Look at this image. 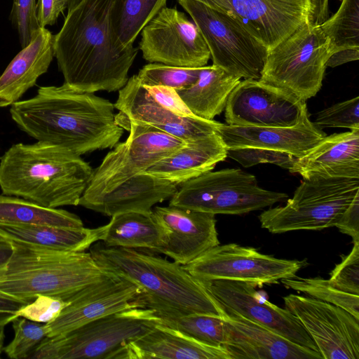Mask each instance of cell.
Here are the masks:
<instances>
[{
	"mask_svg": "<svg viewBox=\"0 0 359 359\" xmlns=\"http://www.w3.org/2000/svg\"><path fill=\"white\" fill-rule=\"evenodd\" d=\"M230 359L223 346L202 343L175 330L158 325L128 342L113 359Z\"/></svg>",
	"mask_w": 359,
	"mask_h": 359,
	"instance_id": "24",
	"label": "cell"
},
{
	"mask_svg": "<svg viewBox=\"0 0 359 359\" xmlns=\"http://www.w3.org/2000/svg\"><path fill=\"white\" fill-rule=\"evenodd\" d=\"M217 133L227 149L262 148L285 152L295 158L309 153L327 135L318 129L307 112L290 127L236 126L221 123Z\"/></svg>",
	"mask_w": 359,
	"mask_h": 359,
	"instance_id": "22",
	"label": "cell"
},
{
	"mask_svg": "<svg viewBox=\"0 0 359 359\" xmlns=\"http://www.w3.org/2000/svg\"><path fill=\"white\" fill-rule=\"evenodd\" d=\"M359 192V178L304 180L285 205L271 208L258 217L272 233L322 230L334 226Z\"/></svg>",
	"mask_w": 359,
	"mask_h": 359,
	"instance_id": "7",
	"label": "cell"
},
{
	"mask_svg": "<svg viewBox=\"0 0 359 359\" xmlns=\"http://www.w3.org/2000/svg\"><path fill=\"white\" fill-rule=\"evenodd\" d=\"M285 308L300 321L324 359H359V320L344 309L290 294Z\"/></svg>",
	"mask_w": 359,
	"mask_h": 359,
	"instance_id": "14",
	"label": "cell"
},
{
	"mask_svg": "<svg viewBox=\"0 0 359 359\" xmlns=\"http://www.w3.org/2000/svg\"><path fill=\"white\" fill-rule=\"evenodd\" d=\"M144 87L149 95L163 107L180 116H194L175 89L165 86Z\"/></svg>",
	"mask_w": 359,
	"mask_h": 359,
	"instance_id": "43",
	"label": "cell"
},
{
	"mask_svg": "<svg viewBox=\"0 0 359 359\" xmlns=\"http://www.w3.org/2000/svg\"><path fill=\"white\" fill-rule=\"evenodd\" d=\"M226 124L236 126L290 127L308 112L306 102L260 80L240 81L225 106Z\"/></svg>",
	"mask_w": 359,
	"mask_h": 359,
	"instance_id": "15",
	"label": "cell"
},
{
	"mask_svg": "<svg viewBox=\"0 0 359 359\" xmlns=\"http://www.w3.org/2000/svg\"><path fill=\"white\" fill-rule=\"evenodd\" d=\"M54 36L39 27L0 75V107L13 105L45 74L54 57Z\"/></svg>",
	"mask_w": 359,
	"mask_h": 359,
	"instance_id": "25",
	"label": "cell"
},
{
	"mask_svg": "<svg viewBox=\"0 0 359 359\" xmlns=\"http://www.w3.org/2000/svg\"><path fill=\"white\" fill-rule=\"evenodd\" d=\"M167 0H111V27L116 44L127 49L144 27L166 5Z\"/></svg>",
	"mask_w": 359,
	"mask_h": 359,
	"instance_id": "32",
	"label": "cell"
},
{
	"mask_svg": "<svg viewBox=\"0 0 359 359\" xmlns=\"http://www.w3.org/2000/svg\"><path fill=\"white\" fill-rule=\"evenodd\" d=\"M161 325L156 312L137 306L95 319L67 333L46 337L29 359H111L130 341Z\"/></svg>",
	"mask_w": 359,
	"mask_h": 359,
	"instance_id": "6",
	"label": "cell"
},
{
	"mask_svg": "<svg viewBox=\"0 0 359 359\" xmlns=\"http://www.w3.org/2000/svg\"><path fill=\"white\" fill-rule=\"evenodd\" d=\"M114 105L118 110L116 123L121 128L132 123L158 130L184 142L217 133L222 123L196 116H180L163 107L149 95L137 75L129 78L118 90Z\"/></svg>",
	"mask_w": 359,
	"mask_h": 359,
	"instance_id": "17",
	"label": "cell"
},
{
	"mask_svg": "<svg viewBox=\"0 0 359 359\" xmlns=\"http://www.w3.org/2000/svg\"><path fill=\"white\" fill-rule=\"evenodd\" d=\"M179 185L169 205L214 215H243L288 198L262 188L255 175L239 168L208 171Z\"/></svg>",
	"mask_w": 359,
	"mask_h": 359,
	"instance_id": "9",
	"label": "cell"
},
{
	"mask_svg": "<svg viewBox=\"0 0 359 359\" xmlns=\"http://www.w3.org/2000/svg\"><path fill=\"white\" fill-rule=\"evenodd\" d=\"M140 33L139 49L149 62L202 67L210 58L197 26L175 8L163 7Z\"/></svg>",
	"mask_w": 359,
	"mask_h": 359,
	"instance_id": "13",
	"label": "cell"
},
{
	"mask_svg": "<svg viewBox=\"0 0 359 359\" xmlns=\"http://www.w3.org/2000/svg\"><path fill=\"white\" fill-rule=\"evenodd\" d=\"M18 317L11 323L14 330L13 339L3 351L12 359L29 358L30 355L47 337L45 323Z\"/></svg>",
	"mask_w": 359,
	"mask_h": 359,
	"instance_id": "37",
	"label": "cell"
},
{
	"mask_svg": "<svg viewBox=\"0 0 359 359\" xmlns=\"http://www.w3.org/2000/svg\"><path fill=\"white\" fill-rule=\"evenodd\" d=\"M101 241L109 247H121L159 254L166 232L151 212H130L111 217L104 225Z\"/></svg>",
	"mask_w": 359,
	"mask_h": 359,
	"instance_id": "29",
	"label": "cell"
},
{
	"mask_svg": "<svg viewBox=\"0 0 359 359\" xmlns=\"http://www.w3.org/2000/svg\"><path fill=\"white\" fill-rule=\"evenodd\" d=\"M320 27L330 41L332 55L359 50V0H342L338 11Z\"/></svg>",
	"mask_w": 359,
	"mask_h": 359,
	"instance_id": "34",
	"label": "cell"
},
{
	"mask_svg": "<svg viewBox=\"0 0 359 359\" xmlns=\"http://www.w3.org/2000/svg\"><path fill=\"white\" fill-rule=\"evenodd\" d=\"M104 269L128 280L142 290L141 295L187 314L224 318L226 312L206 287L184 267L159 254L121 247L102 241L89 248Z\"/></svg>",
	"mask_w": 359,
	"mask_h": 359,
	"instance_id": "4",
	"label": "cell"
},
{
	"mask_svg": "<svg viewBox=\"0 0 359 359\" xmlns=\"http://www.w3.org/2000/svg\"><path fill=\"white\" fill-rule=\"evenodd\" d=\"M287 288L339 306L359 320V295L347 293L335 287L328 279L321 277L296 278L280 280Z\"/></svg>",
	"mask_w": 359,
	"mask_h": 359,
	"instance_id": "35",
	"label": "cell"
},
{
	"mask_svg": "<svg viewBox=\"0 0 359 359\" xmlns=\"http://www.w3.org/2000/svg\"><path fill=\"white\" fill-rule=\"evenodd\" d=\"M11 18L17 28L20 44L24 47L40 27L37 20V0H13Z\"/></svg>",
	"mask_w": 359,
	"mask_h": 359,
	"instance_id": "42",
	"label": "cell"
},
{
	"mask_svg": "<svg viewBox=\"0 0 359 359\" xmlns=\"http://www.w3.org/2000/svg\"><path fill=\"white\" fill-rule=\"evenodd\" d=\"M0 223L82 228L81 218L60 208H48L22 198L0 194Z\"/></svg>",
	"mask_w": 359,
	"mask_h": 359,
	"instance_id": "33",
	"label": "cell"
},
{
	"mask_svg": "<svg viewBox=\"0 0 359 359\" xmlns=\"http://www.w3.org/2000/svg\"><path fill=\"white\" fill-rule=\"evenodd\" d=\"M5 327H6L5 325H0V356L3 351V348H4V337H5V334H4Z\"/></svg>",
	"mask_w": 359,
	"mask_h": 359,
	"instance_id": "50",
	"label": "cell"
},
{
	"mask_svg": "<svg viewBox=\"0 0 359 359\" xmlns=\"http://www.w3.org/2000/svg\"><path fill=\"white\" fill-rule=\"evenodd\" d=\"M226 157L227 149L215 133L187 142L144 172L179 185L212 170Z\"/></svg>",
	"mask_w": 359,
	"mask_h": 359,
	"instance_id": "26",
	"label": "cell"
},
{
	"mask_svg": "<svg viewBox=\"0 0 359 359\" xmlns=\"http://www.w3.org/2000/svg\"><path fill=\"white\" fill-rule=\"evenodd\" d=\"M331 55L330 41L320 25L307 22L269 50L259 80L306 102L321 88Z\"/></svg>",
	"mask_w": 359,
	"mask_h": 359,
	"instance_id": "8",
	"label": "cell"
},
{
	"mask_svg": "<svg viewBox=\"0 0 359 359\" xmlns=\"http://www.w3.org/2000/svg\"><path fill=\"white\" fill-rule=\"evenodd\" d=\"M11 242L13 252L0 280V291L29 303L39 294L65 301L114 276L99 265L90 252L50 250Z\"/></svg>",
	"mask_w": 359,
	"mask_h": 359,
	"instance_id": "5",
	"label": "cell"
},
{
	"mask_svg": "<svg viewBox=\"0 0 359 359\" xmlns=\"http://www.w3.org/2000/svg\"><path fill=\"white\" fill-rule=\"evenodd\" d=\"M93 170L81 156L61 146L18 143L0 158V189L48 208L79 205Z\"/></svg>",
	"mask_w": 359,
	"mask_h": 359,
	"instance_id": "3",
	"label": "cell"
},
{
	"mask_svg": "<svg viewBox=\"0 0 359 359\" xmlns=\"http://www.w3.org/2000/svg\"><path fill=\"white\" fill-rule=\"evenodd\" d=\"M329 15L328 0H311L309 22L312 25H320Z\"/></svg>",
	"mask_w": 359,
	"mask_h": 359,
	"instance_id": "47",
	"label": "cell"
},
{
	"mask_svg": "<svg viewBox=\"0 0 359 359\" xmlns=\"http://www.w3.org/2000/svg\"><path fill=\"white\" fill-rule=\"evenodd\" d=\"M153 213L166 232L159 254L186 265L219 244L215 215L168 205L156 206Z\"/></svg>",
	"mask_w": 359,
	"mask_h": 359,
	"instance_id": "20",
	"label": "cell"
},
{
	"mask_svg": "<svg viewBox=\"0 0 359 359\" xmlns=\"http://www.w3.org/2000/svg\"><path fill=\"white\" fill-rule=\"evenodd\" d=\"M142 290L116 276L91 284L65 300L67 305L53 322L46 324L47 337L67 333L95 319L141 306Z\"/></svg>",
	"mask_w": 359,
	"mask_h": 359,
	"instance_id": "19",
	"label": "cell"
},
{
	"mask_svg": "<svg viewBox=\"0 0 359 359\" xmlns=\"http://www.w3.org/2000/svg\"><path fill=\"white\" fill-rule=\"evenodd\" d=\"M241 79L217 66H204L194 83L176 91L194 116L213 120L225 109L230 93Z\"/></svg>",
	"mask_w": 359,
	"mask_h": 359,
	"instance_id": "30",
	"label": "cell"
},
{
	"mask_svg": "<svg viewBox=\"0 0 359 359\" xmlns=\"http://www.w3.org/2000/svg\"><path fill=\"white\" fill-rule=\"evenodd\" d=\"M13 252L11 242L0 236V280L3 277Z\"/></svg>",
	"mask_w": 359,
	"mask_h": 359,
	"instance_id": "49",
	"label": "cell"
},
{
	"mask_svg": "<svg viewBox=\"0 0 359 359\" xmlns=\"http://www.w3.org/2000/svg\"><path fill=\"white\" fill-rule=\"evenodd\" d=\"M289 171L304 180L359 178V129L326 135L305 156L297 158Z\"/></svg>",
	"mask_w": 359,
	"mask_h": 359,
	"instance_id": "23",
	"label": "cell"
},
{
	"mask_svg": "<svg viewBox=\"0 0 359 359\" xmlns=\"http://www.w3.org/2000/svg\"><path fill=\"white\" fill-rule=\"evenodd\" d=\"M227 156L237 161L244 168H250L261 163H271L288 170L297 158L285 152L254 147L227 149Z\"/></svg>",
	"mask_w": 359,
	"mask_h": 359,
	"instance_id": "39",
	"label": "cell"
},
{
	"mask_svg": "<svg viewBox=\"0 0 359 359\" xmlns=\"http://www.w3.org/2000/svg\"><path fill=\"white\" fill-rule=\"evenodd\" d=\"M29 302L0 291V325H6L17 318L16 313Z\"/></svg>",
	"mask_w": 359,
	"mask_h": 359,
	"instance_id": "46",
	"label": "cell"
},
{
	"mask_svg": "<svg viewBox=\"0 0 359 359\" xmlns=\"http://www.w3.org/2000/svg\"><path fill=\"white\" fill-rule=\"evenodd\" d=\"M201 283L226 312L240 315L294 344L318 351L299 319L287 309L280 308L259 297L255 285L226 280Z\"/></svg>",
	"mask_w": 359,
	"mask_h": 359,
	"instance_id": "18",
	"label": "cell"
},
{
	"mask_svg": "<svg viewBox=\"0 0 359 359\" xmlns=\"http://www.w3.org/2000/svg\"><path fill=\"white\" fill-rule=\"evenodd\" d=\"M111 0H81L67 11L54 36V57L65 83L85 93L114 92L128 80L137 55L133 46L121 49L109 19Z\"/></svg>",
	"mask_w": 359,
	"mask_h": 359,
	"instance_id": "2",
	"label": "cell"
},
{
	"mask_svg": "<svg viewBox=\"0 0 359 359\" xmlns=\"http://www.w3.org/2000/svg\"><path fill=\"white\" fill-rule=\"evenodd\" d=\"M129 132L93 170L79 205L84 208L135 175L173 153L187 142L158 130L132 123L123 127Z\"/></svg>",
	"mask_w": 359,
	"mask_h": 359,
	"instance_id": "11",
	"label": "cell"
},
{
	"mask_svg": "<svg viewBox=\"0 0 359 359\" xmlns=\"http://www.w3.org/2000/svg\"><path fill=\"white\" fill-rule=\"evenodd\" d=\"M177 1L198 28L213 65L241 79H260L267 48L227 14L196 0Z\"/></svg>",
	"mask_w": 359,
	"mask_h": 359,
	"instance_id": "10",
	"label": "cell"
},
{
	"mask_svg": "<svg viewBox=\"0 0 359 359\" xmlns=\"http://www.w3.org/2000/svg\"><path fill=\"white\" fill-rule=\"evenodd\" d=\"M201 68L150 62L139 71L137 76L143 86H165L179 90L189 87L196 81Z\"/></svg>",
	"mask_w": 359,
	"mask_h": 359,
	"instance_id": "36",
	"label": "cell"
},
{
	"mask_svg": "<svg viewBox=\"0 0 359 359\" xmlns=\"http://www.w3.org/2000/svg\"><path fill=\"white\" fill-rule=\"evenodd\" d=\"M114 109L109 100L64 83L39 87L34 97L11 105L10 114L17 126L36 141L81 156L118 143L123 128L116 123Z\"/></svg>",
	"mask_w": 359,
	"mask_h": 359,
	"instance_id": "1",
	"label": "cell"
},
{
	"mask_svg": "<svg viewBox=\"0 0 359 359\" xmlns=\"http://www.w3.org/2000/svg\"><path fill=\"white\" fill-rule=\"evenodd\" d=\"M177 186L142 172L90 203L86 208L110 217L130 212H151L154 205L170 198Z\"/></svg>",
	"mask_w": 359,
	"mask_h": 359,
	"instance_id": "27",
	"label": "cell"
},
{
	"mask_svg": "<svg viewBox=\"0 0 359 359\" xmlns=\"http://www.w3.org/2000/svg\"><path fill=\"white\" fill-rule=\"evenodd\" d=\"M67 305V302L59 297L39 294L20 309L16 316L47 324L56 319Z\"/></svg>",
	"mask_w": 359,
	"mask_h": 359,
	"instance_id": "41",
	"label": "cell"
},
{
	"mask_svg": "<svg viewBox=\"0 0 359 359\" xmlns=\"http://www.w3.org/2000/svg\"><path fill=\"white\" fill-rule=\"evenodd\" d=\"M81 0H68L67 11L75 7Z\"/></svg>",
	"mask_w": 359,
	"mask_h": 359,
	"instance_id": "51",
	"label": "cell"
},
{
	"mask_svg": "<svg viewBox=\"0 0 359 359\" xmlns=\"http://www.w3.org/2000/svg\"><path fill=\"white\" fill-rule=\"evenodd\" d=\"M138 299L142 306L156 312L163 325L206 344L222 346L225 342L226 327L222 318L204 314H187L147 299L141 294Z\"/></svg>",
	"mask_w": 359,
	"mask_h": 359,
	"instance_id": "31",
	"label": "cell"
},
{
	"mask_svg": "<svg viewBox=\"0 0 359 359\" xmlns=\"http://www.w3.org/2000/svg\"><path fill=\"white\" fill-rule=\"evenodd\" d=\"M313 125L319 130L327 128L359 129V97L334 104L318 113Z\"/></svg>",
	"mask_w": 359,
	"mask_h": 359,
	"instance_id": "38",
	"label": "cell"
},
{
	"mask_svg": "<svg viewBox=\"0 0 359 359\" xmlns=\"http://www.w3.org/2000/svg\"><path fill=\"white\" fill-rule=\"evenodd\" d=\"M306 264V259L276 258L252 247L228 243L211 248L183 266L201 282L226 280L262 286L296 278Z\"/></svg>",
	"mask_w": 359,
	"mask_h": 359,
	"instance_id": "12",
	"label": "cell"
},
{
	"mask_svg": "<svg viewBox=\"0 0 359 359\" xmlns=\"http://www.w3.org/2000/svg\"><path fill=\"white\" fill-rule=\"evenodd\" d=\"M328 280L339 290L359 295V242L353 243L351 252L343 256Z\"/></svg>",
	"mask_w": 359,
	"mask_h": 359,
	"instance_id": "40",
	"label": "cell"
},
{
	"mask_svg": "<svg viewBox=\"0 0 359 359\" xmlns=\"http://www.w3.org/2000/svg\"><path fill=\"white\" fill-rule=\"evenodd\" d=\"M223 318L226 340L222 346L230 359H320V352L294 344L271 330L240 315Z\"/></svg>",
	"mask_w": 359,
	"mask_h": 359,
	"instance_id": "21",
	"label": "cell"
},
{
	"mask_svg": "<svg viewBox=\"0 0 359 359\" xmlns=\"http://www.w3.org/2000/svg\"><path fill=\"white\" fill-rule=\"evenodd\" d=\"M67 6L68 0H38L37 20L39 27L54 25Z\"/></svg>",
	"mask_w": 359,
	"mask_h": 359,
	"instance_id": "45",
	"label": "cell"
},
{
	"mask_svg": "<svg viewBox=\"0 0 359 359\" xmlns=\"http://www.w3.org/2000/svg\"><path fill=\"white\" fill-rule=\"evenodd\" d=\"M227 14L269 50L309 22L311 0H196Z\"/></svg>",
	"mask_w": 359,
	"mask_h": 359,
	"instance_id": "16",
	"label": "cell"
},
{
	"mask_svg": "<svg viewBox=\"0 0 359 359\" xmlns=\"http://www.w3.org/2000/svg\"><path fill=\"white\" fill-rule=\"evenodd\" d=\"M104 226L67 228L46 224L0 223V236L30 247L62 252H84L101 241Z\"/></svg>",
	"mask_w": 359,
	"mask_h": 359,
	"instance_id": "28",
	"label": "cell"
},
{
	"mask_svg": "<svg viewBox=\"0 0 359 359\" xmlns=\"http://www.w3.org/2000/svg\"><path fill=\"white\" fill-rule=\"evenodd\" d=\"M334 226L341 232L350 236L353 243L359 242V192L356 194Z\"/></svg>",
	"mask_w": 359,
	"mask_h": 359,
	"instance_id": "44",
	"label": "cell"
},
{
	"mask_svg": "<svg viewBox=\"0 0 359 359\" xmlns=\"http://www.w3.org/2000/svg\"><path fill=\"white\" fill-rule=\"evenodd\" d=\"M359 50L348 49L340 50L332 54L326 62V67H335L343 64L358 60Z\"/></svg>",
	"mask_w": 359,
	"mask_h": 359,
	"instance_id": "48",
	"label": "cell"
}]
</instances>
